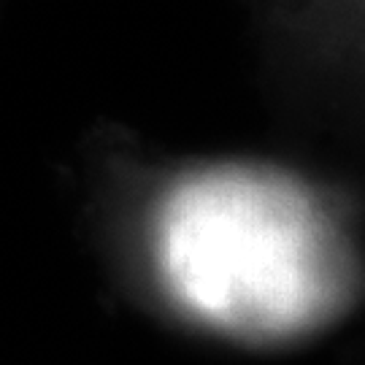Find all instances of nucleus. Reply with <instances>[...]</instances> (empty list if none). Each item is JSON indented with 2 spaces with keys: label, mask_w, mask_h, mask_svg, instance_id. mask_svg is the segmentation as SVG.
I'll list each match as a JSON object with an SVG mask.
<instances>
[{
  "label": "nucleus",
  "mask_w": 365,
  "mask_h": 365,
  "mask_svg": "<svg viewBox=\"0 0 365 365\" xmlns=\"http://www.w3.org/2000/svg\"><path fill=\"white\" fill-rule=\"evenodd\" d=\"M247 184L203 179L173 197L165 217L168 274L209 317L289 319L309 298V249L292 214Z\"/></svg>",
  "instance_id": "obj_1"
},
{
  "label": "nucleus",
  "mask_w": 365,
  "mask_h": 365,
  "mask_svg": "<svg viewBox=\"0 0 365 365\" xmlns=\"http://www.w3.org/2000/svg\"><path fill=\"white\" fill-rule=\"evenodd\" d=\"M287 25L303 27L306 38H327L365 46V0H279Z\"/></svg>",
  "instance_id": "obj_2"
}]
</instances>
